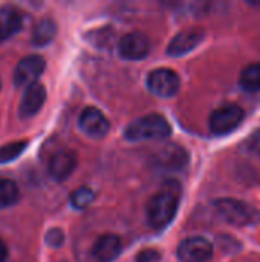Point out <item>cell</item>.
<instances>
[{"label":"cell","instance_id":"13","mask_svg":"<svg viewBox=\"0 0 260 262\" xmlns=\"http://www.w3.org/2000/svg\"><path fill=\"white\" fill-rule=\"evenodd\" d=\"M153 161L164 169H181L188 161V154L178 144L162 146L153 157Z\"/></svg>","mask_w":260,"mask_h":262},{"label":"cell","instance_id":"19","mask_svg":"<svg viewBox=\"0 0 260 262\" xmlns=\"http://www.w3.org/2000/svg\"><path fill=\"white\" fill-rule=\"evenodd\" d=\"M93 200H95V193L87 186L78 187L77 190H74L70 193V206L77 210L86 209L87 206H90L93 203Z\"/></svg>","mask_w":260,"mask_h":262},{"label":"cell","instance_id":"20","mask_svg":"<svg viewBox=\"0 0 260 262\" xmlns=\"http://www.w3.org/2000/svg\"><path fill=\"white\" fill-rule=\"evenodd\" d=\"M26 146H28V141H25V140L11 141L8 144L0 146V164L9 163V161H14L15 158H18L23 154V150L26 149Z\"/></svg>","mask_w":260,"mask_h":262},{"label":"cell","instance_id":"2","mask_svg":"<svg viewBox=\"0 0 260 262\" xmlns=\"http://www.w3.org/2000/svg\"><path fill=\"white\" fill-rule=\"evenodd\" d=\"M172 126L159 114H149L132 121L126 130L124 137L129 141H147V140H162L170 137Z\"/></svg>","mask_w":260,"mask_h":262},{"label":"cell","instance_id":"14","mask_svg":"<svg viewBox=\"0 0 260 262\" xmlns=\"http://www.w3.org/2000/svg\"><path fill=\"white\" fill-rule=\"evenodd\" d=\"M121 250V238L113 233H106L95 241L92 247V255L100 262H113L120 256Z\"/></svg>","mask_w":260,"mask_h":262},{"label":"cell","instance_id":"22","mask_svg":"<svg viewBox=\"0 0 260 262\" xmlns=\"http://www.w3.org/2000/svg\"><path fill=\"white\" fill-rule=\"evenodd\" d=\"M44 241L49 247H54V249H58L63 246L64 243V232L61 229H51L48 230L46 236H44Z\"/></svg>","mask_w":260,"mask_h":262},{"label":"cell","instance_id":"6","mask_svg":"<svg viewBox=\"0 0 260 262\" xmlns=\"http://www.w3.org/2000/svg\"><path fill=\"white\" fill-rule=\"evenodd\" d=\"M46 61L41 55L32 54L21 58L14 69V84L17 88H28L41 77L44 72Z\"/></svg>","mask_w":260,"mask_h":262},{"label":"cell","instance_id":"4","mask_svg":"<svg viewBox=\"0 0 260 262\" xmlns=\"http://www.w3.org/2000/svg\"><path fill=\"white\" fill-rule=\"evenodd\" d=\"M147 88L153 95L159 98H172L181 88V78L173 69L159 68L149 74Z\"/></svg>","mask_w":260,"mask_h":262},{"label":"cell","instance_id":"12","mask_svg":"<svg viewBox=\"0 0 260 262\" xmlns=\"http://www.w3.org/2000/svg\"><path fill=\"white\" fill-rule=\"evenodd\" d=\"M77 167V155L72 150H61L49 160L48 172L55 181H66Z\"/></svg>","mask_w":260,"mask_h":262},{"label":"cell","instance_id":"7","mask_svg":"<svg viewBox=\"0 0 260 262\" xmlns=\"http://www.w3.org/2000/svg\"><path fill=\"white\" fill-rule=\"evenodd\" d=\"M213 256V244L202 236H192L178 246L181 262H208Z\"/></svg>","mask_w":260,"mask_h":262},{"label":"cell","instance_id":"5","mask_svg":"<svg viewBox=\"0 0 260 262\" xmlns=\"http://www.w3.org/2000/svg\"><path fill=\"white\" fill-rule=\"evenodd\" d=\"M244 117V109L238 104H227L219 107L210 117V130L215 135H227L241 126Z\"/></svg>","mask_w":260,"mask_h":262},{"label":"cell","instance_id":"11","mask_svg":"<svg viewBox=\"0 0 260 262\" xmlns=\"http://www.w3.org/2000/svg\"><path fill=\"white\" fill-rule=\"evenodd\" d=\"M46 101V88L41 83H34L25 89L23 98L20 101V117L31 118L43 107Z\"/></svg>","mask_w":260,"mask_h":262},{"label":"cell","instance_id":"10","mask_svg":"<svg viewBox=\"0 0 260 262\" xmlns=\"http://www.w3.org/2000/svg\"><path fill=\"white\" fill-rule=\"evenodd\" d=\"M205 38V32L199 28H188L176 34L167 46V54L170 57H182L198 48Z\"/></svg>","mask_w":260,"mask_h":262},{"label":"cell","instance_id":"15","mask_svg":"<svg viewBox=\"0 0 260 262\" xmlns=\"http://www.w3.org/2000/svg\"><path fill=\"white\" fill-rule=\"evenodd\" d=\"M23 26V15L21 12L11 6L5 5L0 8V38H8L17 34Z\"/></svg>","mask_w":260,"mask_h":262},{"label":"cell","instance_id":"18","mask_svg":"<svg viewBox=\"0 0 260 262\" xmlns=\"http://www.w3.org/2000/svg\"><path fill=\"white\" fill-rule=\"evenodd\" d=\"M20 198L18 186L8 178H0V209L14 206Z\"/></svg>","mask_w":260,"mask_h":262},{"label":"cell","instance_id":"26","mask_svg":"<svg viewBox=\"0 0 260 262\" xmlns=\"http://www.w3.org/2000/svg\"><path fill=\"white\" fill-rule=\"evenodd\" d=\"M0 89H2V81H0Z\"/></svg>","mask_w":260,"mask_h":262},{"label":"cell","instance_id":"23","mask_svg":"<svg viewBox=\"0 0 260 262\" xmlns=\"http://www.w3.org/2000/svg\"><path fill=\"white\" fill-rule=\"evenodd\" d=\"M244 147L247 152L253 154V155H257L260 157V129L254 130L244 143Z\"/></svg>","mask_w":260,"mask_h":262},{"label":"cell","instance_id":"8","mask_svg":"<svg viewBox=\"0 0 260 262\" xmlns=\"http://www.w3.org/2000/svg\"><path fill=\"white\" fill-rule=\"evenodd\" d=\"M118 52L123 58L138 61L149 55L150 41L143 32H129L123 35L118 41Z\"/></svg>","mask_w":260,"mask_h":262},{"label":"cell","instance_id":"9","mask_svg":"<svg viewBox=\"0 0 260 262\" xmlns=\"http://www.w3.org/2000/svg\"><path fill=\"white\" fill-rule=\"evenodd\" d=\"M78 126L81 132L90 138H103L110 129L107 117L97 107H86L80 115Z\"/></svg>","mask_w":260,"mask_h":262},{"label":"cell","instance_id":"3","mask_svg":"<svg viewBox=\"0 0 260 262\" xmlns=\"http://www.w3.org/2000/svg\"><path fill=\"white\" fill-rule=\"evenodd\" d=\"M216 212L219 216L234 227H250L260 223V210L254 206L234 200V198H221L215 201Z\"/></svg>","mask_w":260,"mask_h":262},{"label":"cell","instance_id":"17","mask_svg":"<svg viewBox=\"0 0 260 262\" xmlns=\"http://www.w3.org/2000/svg\"><path fill=\"white\" fill-rule=\"evenodd\" d=\"M239 83L247 92H260V63L248 64L241 72Z\"/></svg>","mask_w":260,"mask_h":262},{"label":"cell","instance_id":"1","mask_svg":"<svg viewBox=\"0 0 260 262\" xmlns=\"http://www.w3.org/2000/svg\"><path fill=\"white\" fill-rule=\"evenodd\" d=\"M181 201V186L176 181H169L155 193L147 204V221L155 230L166 229L176 216Z\"/></svg>","mask_w":260,"mask_h":262},{"label":"cell","instance_id":"16","mask_svg":"<svg viewBox=\"0 0 260 262\" xmlns=\"http://www.w3.org/2000/svg\"><path fill=\"white\" fill-rule=\"evenodd\" d=\"M55 35H57V23L52 18L44 17L34 28L32 45L34 46H46L55 38Z\"/></svg>","mask_w":260,"mask_h":262},{"label":"cell","instance_id":"21","mask_svg":"<svg viewBox=\"0 0 260 262\" xmlns=\"http://www.w3.org/2000/svg\"><path fill=\"white\" fill-rule=\"evenodd\" d=\"M113 35H115V31L112 28H103V29H97L93 32L89 34V40L98 46V48H106L109 46L110 43H113Z\"/></svg>","mask_w":260,"mask_h":262},{"label":"cell","instance_id":"24","mask_svg":"<svg viewBox=\"0 0 260 262\" xmlns=\"http://www.w3.org/2000/svg\"><path fill=\"white\" fill-rule=\"evenodd\" d=\"M158 259H159V253L156 250H143L136 256V262H156Z\"/></svg>","mask_w":260,"mask_h":262},{"label":"cell","instance_id":"25","mask_svg":"<svg viewBox=\"0 0 260 262\" xmlns=\"http://www.w3.org/2000/svg\"><path fill=\"white\" fill-rule=\"evenodd\" d=\"M6 259H8V249L5 243L0 239V262H6Z\"/></svg>","mask_w":260,"mask_h":262},{"label":"cell","instance_id":"27","mask_svg":"<svg viewBox=\"0 0 260 262\" xmlns=\"http://www.w3.org/2000/svg\"><path fill=\"white\" fill-rule=\"evenodd\" d=\"M0 41H2V38H0Z\"/></svg>","mask_w":260,"mask_h":262}]
</instances>
